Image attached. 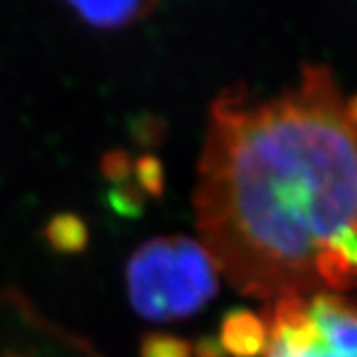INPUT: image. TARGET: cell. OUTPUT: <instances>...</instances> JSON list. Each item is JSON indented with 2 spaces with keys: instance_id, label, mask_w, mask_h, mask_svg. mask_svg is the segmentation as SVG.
<instances>
[{
  "instance_id": "4",
  "label": "cell",
  "mask_w": 357,
  "mask_h": 357,
  "mask_svg": "<svg viewBox=\"0 0 357 357\" xmlns=\"http://www.w3.org/2000/svg\"><path fill=\"white\" fill-rule=\"evenodd\" d=\"M0 357H103L84 335L46 318L26 296L0 290Z\"/></svg>"
},
{
  "instance_id": "2",
  "label": "cell",
  "mask_w": 357,
  "mask_h": 357,
  "mask_svg": "<svg viewBox=\"0 0 357 357\" xmlns=\"http://www.w3.org/2000/svg\"><path fill=\"white\" fill-rule=\"evenodd\" d=\"M129 304L149 321L195 316L218 292L220 272L199 238L153 236L139 244L126 266Z\"/></svg>"
},
{
  "instance_id": "6",
  "label": "cell",
  "mask_w": 357,
  "mask_h": 357,
  "mask_svg": "<svg viewBox=\"0 0 357 357\" xmlns=\"http://www.w3.org/2000/svg\"><path fill=\"white\" fill-rule=\"evenodd\" d=\"M82 22L98 30H119L135 24L155 8L151 0H114V2H70Z\"/></svg>"
},
{
  "instance_id": "7",
  "label": "cell",
  "mask_w": 357,
  "mask_h": 357,
  "mask_svg": "<svg viewBox=\"0 0 357 357\" xmlns=\"http://www.w3.org/2000/svg\"><path fill=\"white\" fill-rule=\"evenodd\" d=\"M44 236L52 248L60 255H77L86 248L89 238L88 227L72 213H60L52 217L44 229Z\"/></svg>"
},
{
  "instance_id": "9",
  "label": "cell",
  "mask_w": 357,
  "mask_h": 357,
  "mask_svg": "<svg viewBox=\"0 0 357 357\" xmlns=\"http://www.w3.org/2000/svg\"><path fill=\"white\" fill-rule=\"evenodd\" d=\"M133 175L137 178L139 191L147 195H161L163 191V167L159 163V159H155L151 155L139 157L133 163Z\"/></svg>"
},
{
  "instance_id": "5",
  "label": "cell",
  "mask_w": 357,
  "mask_h": 357,
  "mask_svg": "<svg viewBox=\"0 0 357 357\" xmlns=\"http://www.w3.org/2000/svg\"><path fill=\"white\" fill-rule=\"evenodd\" d=\"M218 344L225 356L260 357L266 345V324L255 312L234 310L222 319Z\"/></svg>"
},
{
  "instance_id": "10",
  "label": "cell",
  "mask_w": 357,
  "mask_h": 357,
  "mask_svg": "<svg viewBox=\"0 0 357 357\" xmlns=\"http://www.w3.org/2000/svg\"><path fill=\"white\" fill-rule=\"evenodd\" d=\"M133 171V165L129 163V157L121 151H112L103 159V173L105 177L112 178L114 183H121L129 177Z\"/></svg>"
},
{
  "instance_id": "8",
  "label": "cell",
  "mask_w": 357,
  "mask_h": 357,
  "mask_svg": "<svg viewBox=\"0 0 357 357\" xmlns=\"http://www.w3.org/2000/svg\"><path fill=\"white\" fill-rule=\"evenodd\" d=\"M141 357H195L192 345L171 333H149L143 337Z\"/></svg>"
},
{
  "instance_id": "3",
  "label": "cell",
  "mask_w": 357,
  "mask_h": 357,
  "mask_svg": "<svg viewBox=\"0 0 357 357\" xmlns=\"http://www.w3.org/2000/svg\"><path fill=\"white\" fill-rule=\"evenodd\" d=\"M260 357H357V302L344 294L284 296L264 310Z\"/></svg>"
},
{
  "instance_id": "1",
  "label": "cell",
  "mask_w": 357,
  "mask_h": 357,
  "mask_svg": "<svg viewBox=\"0 0 357 357\" xmlns=\"http://www.w3.org/2000/svg\"><path fill=\"white\" fill-rule=\"evenodd\" d=\"M192 215L244 296L356 292L357 93L321 64L272 96L225 89L208 109Z\"/></svg>"
}]
</instances>
